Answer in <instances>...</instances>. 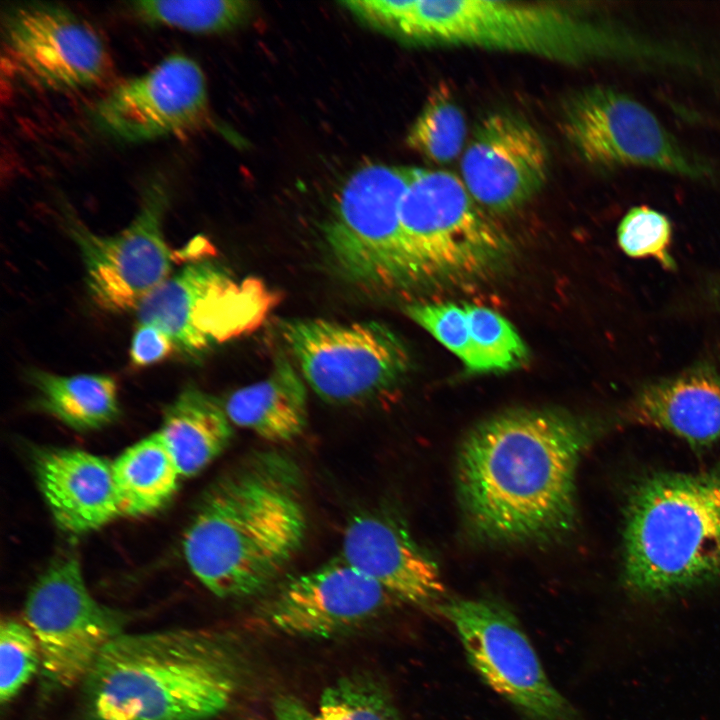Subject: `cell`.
<instances>
[{
	"mask_svg": "<svg viewBox=\"0 0 720 720\" xmlns=\"http://www.w3.org/2000/svg\"><path fill=\"white\" fill-rule=\"evenodd\" d=\"M169 201L166 184L152 181L134 219L111 236L95 234L69 207H63V224L80 251L89 293L102 309H137L172 275L174 254L163 233Z\"/></svg>",
	"mask_w": 720,
	"mask_h": 720,
	"instance_id": "7c38bea8",
	"label": "cell"
},
{
	"mask_svg": "<svg viewBox=\"0 0 720 720\" xmlns=\"http://www.w3.org/2000/svg\"><path fill=\"white\" fill-rule=\"evenodd\" d=\"M561 131L587 164L599 168H647L696 181H709L712 166L682 145L646 105L608 86L569 96Z\"/></svg>",
	"mask_w": 720,
	"mask_h": 720,
	"instance_id": "30bf717a",
	"label": "cell"
},
{
	"mask_svg": "<svg viewBox=\"0 0 720 720\" xmlns=\"http://www.w3.org/2000/svg\"><path fill=\"white\" fill-rule=\"evenodd\" d=\"M415 167L369 164L345 181L325 229L342 275L370 292L423 283L404 243L400 208Z\"/></svg>",
	"mask_w": 720,
	"mask_h": 720,
	"instance_id": "52a82bcc",
	"label": "cell"
},
{
	"mask_svg": "<svg viewBox=\"0 0 720 720\" xmlns=\"http://www.w3.org/2000/svg\"><path fill=\"white\" fill-rule=\"evenodd\" d=\"M593 429L561 411L517 409L466 436L457 484L465 517L497 542L552 540L576 520V470Z\"/></svg>",
	"mask_w": 720,
	"mask_h": 720,
	"instance_id": "6da1fadb",
	"label": "cell"
},
{
	"mask_svg": "<svg viewBox=\"0 0 720 720\" xmlns=\"http://www.w3.org/2000/svg\"><path fill=\"white\" fill-rule=\"evenodd\" d=\"M709 295L714 304L720 308V278L712 283Z\"/></svg>",
	"mask_w": 720,
	"mask_h": 720,
	"instance_id": "836d02e7",
	"label": "cell"
},
{
	"mask_svg": "<svg viewBox=\"0 0 720 720\" xmlns=\"http://www.w3.org/2000/svg\"><path fill=\"white\" fill-rule=\"evenodd\" d=\"M175 350L171 338L153 324L138 323L130 346V361L138 368L165 360Z\"/></svg>",
	"mask_w": 720,
	"mask_h": 720,
	"instance_id": "1f68e13d",
	"label": "cell"
},
{
	"mask_svg": "<svg viewBox=\"0 0 720 720\" xmlns=\"http://www.w3.org/2000/svg\"><path fill=\"white\" fill-rule=\"evenodd\" d=\"M39 488L66 532L96 530L121 515L112 462L80 449H40L33 456Z\"/></svg>",
	"mask_w": 720,
	"mask_h": 720,
	"instance_id": "d6986e66",
	"label": "cell"
},
{
	"mask_svg": "<svg viewBox=\"0 0 720 720\" xmlns=\"http://www.w3.org/2000/svg\"><path fill=\"white\" fill-rule=\"evenodd\" d=\"M438 608L455 627L472 667L522 713L533 720H580L510 610L486 599H452Z\"/></svg>",
	"mask_w": 720,
	"mask_h": 720,
	"instance_id": "4fadbf2b",
	"label": "cell"
},
{
	"mask_svg": "<svg viewBox=\"0 0 720 720\" xmlns=\"http://www.w3.org/2000/svg\"><path fill=\"white\" fill-rule=\"evenodd\" d=\"M466 134L467 126L462 110L449 87L439 83L411 125L406 144L427 160L446 164L462 152Z\"/></svg>",
	"mask_w": 720,
	"mask_h": 720,
	"instance_id": "d4e9b609",
	"label": "cell"
},
{
	"mask_svg": "<svg viewBox=\"0 0 720 720\" xmlns=\"http://www.w3.org/2000/svg\"><path fill=\"white\" fill-rule=\"evenodd\" d=\"M279 295L257 278H236L209 259H194L171 275L137 307L138 323L153 324L175 350L199 359L216 345L259 328Z\"/></svg>",
	"mask_w": 720,
	"mask_h": 720,
	"instance_id": "ba28073f",
	"label": "cell"
},
{
	"mask_svg": "<svg viewBox=\"0 0 720 720\" xmlns=\"http://www.w3.org/2000/svg\"><path fill=\"white\" fill-rule=\"evenodd\" d=\"M404 312L438 342L456 355L469 370L471 344L466 311L452 302H415Z\"/></svg>",
	"mask_w": 720,
	"mask_h": 720,
	"instance_id": "4dcf8cb0",
	"label": "cell"
},
{
	"mask_svg": "<svg viewBox=\"0 0 720 720\" xmlns=\"http://www.w3.org/2000/svg\"><path fill=\"white\" fill-rule=\"evenodd\" d=\"M24 619L39 645L44 675L60 688L85 681L102 651L122 634L120 615L94 599L73 554L57 557L38 577Z\"/></svg>",
	"mask_w": 720,
	"mask_h": 720,
	"instance_id": "8fae6325",
	"label": "cell"
},
{
	"mask_svg": "<svg viewBox=\"0 0 720 720\" xmlns=\"http://www.w3.org/2000/svg\"><path fill=\"white\" fill-rule=\"evenodd\" d=\"M353 12L380 30L421 43L464 45L565 64L656 61L659 47L576 9L543 2L365 0Z\"/></svg>",
	"mask_w": 720,
	"mask_h": 720,
	"instance_id": "3957f363",
	"label": "cell"
},
{
	"mask_svg": "<svg viewBox=\"0 0 720 720\" xmlns=\"http://www.w3.org/2000/svg\"><path fill=\"white\" fill-rule=\"evenodd\" d=\"M392 597L341 555L286 579L261 608L275 631L302 638H329L374 619Z\"/></svg>",
	"mask_w": 720,
	"mask_h": 720,
	"instance_id": "2e32d148",
	"label": "cell"
},
{
	"mask_svg": "<svg viewBox=\"0 0 720 720\" xmlns=\"http://www.w3.org/2000/svg\"><path fill=\"white\" fill-rule=\"evenodd\" d=\"M719 578L720 467L642 479L625 516L627 587L659 598Z\"/></svg>",
	"mask_w": 720,
	"mask_h": 720,
	"instance_id": "5b68a950",
	"label": "cell"
},
{
	"mask_svg": "<svg viewBox=\"0 0 720 720\" xmlns=\"http://www.w3.org/2000/svg\"><path fill=\"white\" fill-rule=\"evenodd\" d=\"M143 21L195 34L231 30L251 13V4L241 0H141L131 3Z\"/></svg>",
	"mask_w": 720,
	"mask_h": 720,
	"instance_id": "484cf974",
	"label": "cell"
},
{
	"mask_svg": "<svg viewBox=\"0 0 720 720\" xmlns=\"http://www.w3.org/2000/svg\"><path fill=\"white\" fill-rule=\"evenodd\" d=\"M9 66L41 87L88 88L109 72L110 56L96 30L72 11L47 3L17 5L3 17Z\"/></svg>",
	"mask_w": 720,
	"mask_h": 720,
	"instance_id": "5bb4252c",
	"label": "cell"
},
{
	"mask_svg": "<svg viewBox=\"0 0 720 720\" xmlns=\"http://www.w3.org/2000/svg\"><path fill=\"white\" fill-rule=\"evenodd\" d=\"M236 689L224 646L186 629L122 633L85 679L91 720H207L229 706Z\"/></svg>",
	"mask_w": 720,
	"mask_h": 720,
	"instance_id": "277c9868",
	"label": "cell"
},
{
	"mask_svg": "<svg viewBox=\"0 0 720 720\" xmlns=\"http://www.w3.org/2000/svg\"><path fill=\"white\" fill-rule=\"evenodd\" d=\"M41 667L37 640L25 622L3 619L0 625V700L11 701Z\"/></svg>",
	"mask_w": 720,
	"mask_h": 720,
	"instance_id": "f1b7e54d",
	"label": "cell"
},
{
	"mask_svg": "<svg viewBox=\"0 0 720 720\" xmlns=\"http://www.w3.org/2000/svg\"><path fill=\"white\" fill-rule=\"evenodd\" d=\"M461 179L488 213L514 211L546 182L549 155L538 131L508 113L486 116L476 127L461 159Z\"/></svg>",
	"mask_w": 720,
	"mask_h": 720,
	"instance_id": "e0dca14e",
	"label": "cell"
},
{
	"mask_svg": "<svg viewBox=\"0 0 720 720\" xmlns=\"http://www.w3.org/2000/svg\"><path fill=\"white\" fill-rule=\"evenodd\" d=\"M626 417L697 447L711 445L720 440V373L708 363H698L650 381L634 393Z\"/></svg>",
	"mask_w": 720,
	"mask_h": 720,
	"instance_id": "ffe728a7",
	"label": "cell"
},
{
	"mask_svg": "<svg viewBox=\"0 0 720 720\" xmlns=\"http://www.w3.org/2000/svg\"><path fill=\"white\" fill-rule=\"evenodd\" d=\"M92 118L102 132L125 142L186 136L210 122L204 73L190 57L169 55L112 88Z\"/></svg>",
	"mask_w": 720,
	"mask_h": 720,
	"instance_id": "9a60e30c",
	"label": "cell"
},
{
	"mask_svg": "<svg viewBox=\"0 0 720 720\" xmlns=\"http://www.w3.org/2000/svg\"><path fill=\"white\" fill-rule=\"evenodd\" d=\"M341 557L391 597L429 607L443 592L437 565L393 519L362 513L347 523Z\"/></svg>",
	"mask_w": 720,
	"mask_h": 720,
	"instance_id": "ac0fdd59",
	"label": "cell"
},
{
	"mask_svg": "<svg viewBox=\"0 0 720 720\" xmlns=\"http://www.w3.org/2000/svg\"><path fill=\"white\" fill-rule=\"evenodd\" d=\"M121 515L143 516L173 497L182 477L159 432L124 450L113 462Z\"/></svg>",
	"mask_w": 720,
	"mask_h": 720,
	"instance_id": "603a6c76",
	"label": "cell"
},
{
	"mask_svg": "<svg viewBox=\"0 0 720 720\" xmlns=\"http://www.w3.org/2000/svg\"><path fill=\"white\" fill-rule=\"evenodd\" d=\"M223 405L233 425L271 443L296 440L308 422L306 382L283 354L275 358L265 379L237 389Z\"/></svg>",
	"mask_w": 720,
	"mask_h": 720,
	"instance_id": "44dd1931",
	"label": "cell"
},
{
	"mask_svg": "<svg viewBox=\"0 0 720 720\" xmlns=\"http://www.w3.org/2000/svg\"><path fill=\"white\" fill-rule=\"evenodd\" d=\"M274 720H318L301 700L291 695H280L273 705Z\"/></svg>",
	"mask_w": 720,
	"mask_h": 720,
	"instance_id": "d6a6232c",
	"label": "cell"
},
{
	"mask_svg": "<svg viewBox=\"0 0 720 720\" xmlns=\"http://www.w3.org/2000/svg\"><path fill=\"white\" fill-rule=\"evenodd\" d=\"M471 344V372L506 371L521 366L528 349L513 325L498 312L463 304Z\"/></svg>",
	"mask_w": 720,
	"mask_h": 720,
	"instance_id": "4316f807",
	"label": "cell"
},
{
	"mask_svg": "<svg viewBox=\"0 0 720 720\" xmlns=\"http://www.w3.org/2000/svg\"><path fill=\"white\" fill-rule=\"evenodd\" d=\"M400 219L407 252L423 283L481 277L510 253L506 234L449 171L415 167Z\"/></svg>",
	"mask_w": 720,
	"mask_h": 720,
	"instance_id": "8992f818",
	"label": "cell"
},
{
	"mask_svg": "<svg viewBox=\"0 0 720 720\" xmlns=\"http://www.w3.org/2000/svg\"><path fill=\"white\" fill-rule=\"evenodd\" d=\"M672 225L666 215L648 206H636L621 219L617 241L623 252L634 258H653L665 269L676 263L669 252Z\"/></svg>",
	"mask_w": 720,
	"mask_h": 720,
	"instance_id": "f546056e",
	"label": "cell"
},
{
	"mask_svg": "<svg viewBox=\"0 0 720 720\" xmlns=\"http://www.w3.org/2000/svg\"><path fill=\"white\" fill-rule=\"evenodd\" d=\"M158 432L186 478L219 457L234 434L223 402L192 385L168 405Z\"/></svg>",
	"mask_w": 720,
	"mask_h": 720,
	"instance_id": "7402d4cb",
	"label": "cell"
},
{
	"mask_svg": "<svg viewBox=\"0 0 720 720\" xmlns=\"http://www.w3.org/2000/svg\"><path fill=\"white\" fill-rule=\"evenodd\" d=\"M26 376L41 408L73 429H97L119 416L118 387L109 375L64 376L32 368Z\"/></svg>",
	"mask_w": 720,
	"mask_h": 720,
	"instance_id": "cb8c5ba5",
	"label": "cell"
},
{
	"mask_svg": "<svg viewBox=\"0 0 720 720\" xmlns=\"http://www.w3.org/2000/svg\"><path fill=\"white\" fill-rule=\"evenodd\" d=\"M318 720H400L390 696L372 679L347 676L321 693Z\"/></svg>",
	"mask_w": 720,
	"mask_h": 720,
	"instance_id": "83f0119b",
	"label": "cell"
},
{
	"mask_svg": "<svg viewBox=\"0 0 720 720\" xmlns=\"http://www.w3.org/2000/svg\"><path fill=\"white\" fill-rule=\"evenodd\" d=\"M303 476L288 455L248 454L206 491L183 541L195 577L220 598H244L274 584L308 531Z\"/></svg>",
	"mask_w": 720,
	"mask_h": 720,
	"instance_id": "7a4b0ae2",
	"label": "cell"
},
{
	"mask_svg": "<svg viewBox=\"0 0 720 720\" xmlns=\"http://www.w3.org/2000/svg\"><path fill=\"white\" fill-rule=\"evenodd\" d=\"M279 331L306 384L329 404L375 399L410 368L406 344L379 321L294 318L280 321Z\"/></svg>",
	"mask_w": 720,
	"mask_h": 720,
	"instance_id": "9c48e42d",
	"label": "cell"
}]
</instances>
